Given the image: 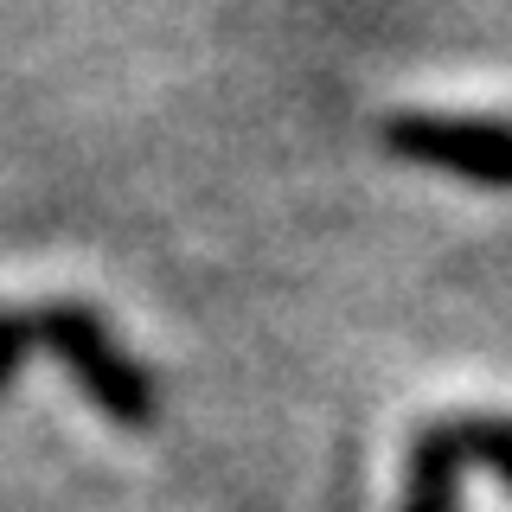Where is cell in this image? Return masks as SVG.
<instances>
[{"label": "cell", "mask_w": 512, "mask_h": 512, "mask_svg": "<svg viewBox=\"0 0 512 512\" xmlns=\"http://www.w3.org/2000/svg\"><path fill=\"white\" fill-rule=\"evenodd\" d=\"M32 327L52 346V359L77 378V391H84L116 429H154L160 384L141 359H128V346L109 333V320L96 308H84V301H45V308L32 314Z\"/></svg>", "instance_id": "cell-1"}, {"label": "cell", "mask_w": 512, "mask_h": 512, "mask_svg": "<svg viewBox=\"0 0 512 512\" xmlns=\"http://www.w3.org/2000/svg\"><path fill=\"white\" fill-rule=\"evenodd\" d=\"M384 154L410 167L455 173L468 186H512V122H480V116H391L378 128Z\"/></svg>", "instance_id": "cell-2"}, {"label": "cell", "mask_w": 512, "mask_h": 512, "mask_svg": "<svg viewBox=\"0 0 512 512\" xmlns=\"http://www.w3.org/2000/svg\"><path fill=\"white\" fill-rule=\"evenodd\" d=\"M468 455H461L455 429L429 423L423 436L410 442V461H404V500H397V512H461V480H468Z\"/></svg>", "instance_id": "cell-3"}, {"label": "cell", "mask_w": 512, "mask_h": 512, "mask_svg": "<svg viewBox=\"0 0 512 512\" xmlns=\"http://www.w3.org/2000/svg\"><path fill=\"white\" fill-rule=\"evenodd\" d=\"M448 429H455V442H461V455H468V468H493V474L512 487V416L474 410V416H448Z\"/></svg>", "instance_id": "cell-4"}, {"label": "cell", "mask_w": 512, "mask_h": 512, "mask_svg": "<svg viewBox=\"0 0 512 512\" xmlns=\"http://www.w3.org/2000/svg\"><path fill=\"white\" fill-rule=\"evenodd\" d=\"M32 346H39V327H32V314L0 308V391L20 378V365H26V352H32Z\"/></svg>", "instance_id": "cell-5"}]
</instances>
